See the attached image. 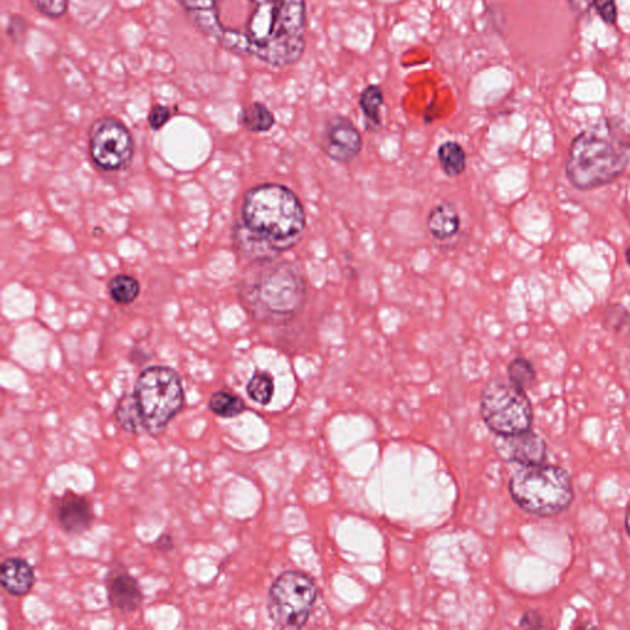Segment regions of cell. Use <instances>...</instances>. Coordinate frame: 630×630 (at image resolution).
<instances>
[{
    "label": "cell",
    "instance_id": "obj_30",
    "mask_svg": "<svg viewBox=\"0 0 630 630\" xmlns=\"http://www.w3.org/2000/svg\"><path fill=\"white\" fill-rule=\"evenodd\" d=\"M626 527H627L628 535L630 536V506H629V509L627 511V516H626Z\"/></svg>",
    "mask_w": 630,
    "mask_h": 630
},
{
    "label": "cell",
    "instance_id": "obj_3",
    "mask_svg": "<svg viewBox=\"0 0 630 630\" xmlns=\"http://www.w3.org/2000/svg\"><path fill=\"white\" fill-rule=\"evenodd\" d=\"M629 160V137L611 120H601L571 142L565 175L574 189L595 190L621 178Z\"/></svg>",
    "mask_w": 630,
    "mask_h": 630
},
{
    "label": "cell",
    "instance_id": "obj_17",
    "mask_svg": "<svg viewBox=\"0 0 630 630\" xmlns=\"http://www.w3.org/2000/svg\"><path fill=\"white\" fill-rule=\"evenodd\" d=\"M440 167L448 178H458L467 169V154L456 141L443 142L437 149Z\"/></svg>",
    "mask_w": 630,
    "mask_h": 630
},
{
    "label": "cell",
    "instance_id": "obj_8",
    "mask_svg": "<svg viewBox=\"0 0 630 630\" xmlns=\"http://www.w3.org/2000/svg\"><path fill=\"white\" fill-rule=\"evenodd\" d=\"M317 599V587L311 578L298 571H286L272 584L268 611L277 627L298 629L307 623Z\"/></svg>",
    "mask_w": 630,
    "mask_h": 630
},
{
    "label": "cell",
    "instance_id": "obj_22",
    "mask_svg": "<svg viewBox=\"0 0 630 630\" xmlns=\"http://www.w3.org/2000/svg\"><path fill=\"white\" fill-rule=\"evenodd\" d=\"M274 391V379L265 372L255 373L247 387L249 398L261 405H268L271 402Z\"/></svg>",
    "mask_w": 630,
    "mask_h": 630
},
{
    "label": "cell",
    "instance_id": "obj_1",
    "mask_svg": "<svg viewBox=\"0 0 630 630\" xmlns=\"http://www.w3.org/2000/svg\"><path fill=\"white\" fill-rule=\"evenodd\" d=\"M191 23L236 55L285 68L302 60L306 0H178Z\"/></svg>",
    "mask_w": 630,
    "mask_h": 630
},
{
    "label": "cell",
    "instance_id": "obj_26",
    "mask_svg": "<svg viewBox=\"0 0 630 630\" xmlns=\"http://www.w3.org/2000/svg\"><path fill=\"white\" fill-rule=\"evenodd\" d=\"M172 115V110H170L168 106L156 105L151 112H149V126H151L153 130H160V128L172 119Z\"/></svg>",
    "mask_w": 630,
    "mask_h": 630
},
{
    "label": "cell",
    "instance_id": "obj_4",
    "mask_svg": "<svg viewBox=\"0 0 630 630\" xmlns=\"http://www.w3.org/2000/svg\"><path fill=\"white\" fill-rule=\"evenodd\" d=\"M240 296L255 318L282 322L302 311L307 301L306 280L297 265L266 260L249 270Z\"/></svg>",
    "mask_w": 630,
    "mask_h": 630
},
{
    "label": "cell",
    "instance_id": "obj_25",
    "mask_svg": "<svg viewBox=\"0 0 630 630\" xmlns=\"http://www.w3.org/2000/svg\"><path fill=\"white\" fill-rule=\"evenodd\" d=\"M37 12L50 19H60L66 15L69 0H30Z\"/></svg>",
    "mask_w": 630,
    "mask_h": 630
},
{
    "label": "cell",
    "instance_id": "obj_21",
    "mask_svg": "<svg viewBox=\"0 0 630 630\" xmlns=\"http://www.w3.org/2000/svg\"><path fill=\"white\" fill-rule=\"evenodd\" d=\"M141 286L135 277L119 275L114 277L109 284V292L112 300L119 304H130L140 296Z\"/></svg>",
    "mask_w": 630,
    "mask_h": 630
},
{
    "label": "cell",
    "instance_id": "obj_15",
    "mask_svg": "<svg viewBox=\"0 0 630 630\" xmlns=\"http://www.w3.org/2000/svg\"><path fill=\"white\" fill-rule=\"evenodd\" d=\"M426 226L435 239H451L461 229V216H459L456 206L451 202H441L429 212Z\"/></svg>",
    "mask_w": 630,
    "mask_h": 630
},
{
    "label": "cell",
    "instance_id": "obj_7",
    "mask_svg": "<svg viewBox=\"0 0 630 630\" xmlns=\"http://www.w3.org/2000/svg\"><path fill=\"white\" fill-rule=\"evenodd\" d=\"M482 415L485 424L498 435L528 431L533 421L532 405L525 391L503 379L490 382L484 389Z\"/></svg>",
    "mask_w": 630,
    "mask_h": 630
},
{
    "label": "cell",
    "instance_id": "obj_5",
    "mask_svg": "<svg viewBox=\"0 0 630 630\" xmlns=\"http://www.w3.org/2000/svg\"><path fill=\"white\" fill-rule=\"evenodd\" d=\"M510 494L522 510L538 516L560 514L573 504L570 475L557 466H526L510 480Z\"/></svg>",
    "mask_w": 630,
    "mask_h": 630
},
{
    "label": "cell",
    "instance_id": "obj_27",
    "mask_svg": "<svg viewBox=\"0 0 630 630\" xmlns=\"http://www.w3.org/2000/svg\"><path fill=\"white\" fill-rule=\"evenodd\" d=\"M592 4L607 24H615L617 8L615 0H591Z\"/></svg>",
    "mask_w": 630,
    "mask_h": 630
},
{
    "label": "cell",
    "instance_id": "obj_18",
    "mask_svg": "<svg viewBox=\"0 0 630 630\" xmlns=\"http://www.w3.org/2000/svg\"><path fill=\"white\" fill-rule=\"evenodd\" d=\"M115 418L121 429L128 434H141L144 430L140 408H138L135 394H125L119 400L115 409Z\"/></svg>",
    "mask_w": 630,
    "mask_h": 630
},
{
    "label": "cell",
    "instance_id": "obj_29",
    "mask_svg": "<svg viewBox=\"0 0 630 630\" xmlns=\"http://www.w3.org/2000/svg\"><path fill=\"white\" fill-rule=\"evenodd\" d=\"M156 546L159 552H170L174 548L173 537L169 535V533H164V535L158 538L156 542Z\"/></svg>",
    "mask_w": 630,
    "mask_h": 630
},
{
    "label": "cell",
    "instance_id": "obj_13",
    "mask_svg": "<svg viewBox=\"0 0 630 630\" xmlns=\"http://www.w3.org/2000/svg\"><path fill=\"white\" fill-rule=\"evenodd\" d=\"M108 597L115 610L132 613L141 607L143 592L136 578L126 571H119L108 580Z\"/></svg>",
    "mask_w": 630,
    "mask_h": 630
},
{
    "label": "cell",
    "instance_id": "obj_16",
    "mask_svg": "<svg viewBox=\"0 0 630 630\" xmlns=\"http://www.w3.org/2000/svg\"><path fill=\"white\" fill-rule=\"evenodd\" d=\"M384 104V93L381 85L370 84L362 90L359 105L363 117H365V127L367 131L378 132L382 128V106Z\"/></svg>",
    "mask_w": 630,
    "mask_h": 630
},
{
    "label": "cell",
    "instance_id": "obj_24",
    "mask_svg": "<svg viewBox=\"0 0 630 630\" xmlns=\"http://www.w3.org/2000/svg\"><path fill=\"white\" fill-rule=\"evenodd\" d=\"M602 323L612 333L622 334L630 328V313L623 304L612 303L606 308Z\"/></svg>",
    "mask_w": 630,
    "mask_h": 630
},
{
    "label": "cell",
    "instance_id": "obj_2",
    "mask_svg": "<svg viewBox=\"0 0 630 630\" xmlns=\"http://www.w3.org/2000/svg\"><path fill=\"white\" fill-rule=\"evenodd\" d=\"M242 220L250 240L276 253L295 247L307 226L301 200L280 184H264L248 191Z\"/></svg>",
    "mask_w": 630,
    "mask_h": 630
},
{
    "label": "cell",
    "instance_id": "obj_12",
    "mask_svg": "<svg viewBox=\"0 0 630 630\" xmlns=\"http://www.w3.org/2000/svg\"><path fill=\"white\" fill-rule=\"evenodd\" d=\"M57 521L68 535H83L93 525V504L84 496L66 493L56 505Z\"/></svg>",
    "mask_w": 630,
    "mask_h": 630
},
{
    "label": "cell",
    "instance_id": "obj_9",
    "mask_svg": "<svg viewBox=\"0 0 630 630\" xmlns=\"http://www.w3.org/2000/svg\"><path fill=\"white\" fill-rule=\"evenodd\" d=\"M89 151L94 163L105 172L125 169L135 154L128 128L114 117H103L89 132Z\"/></svg>",
    "mask_w": 630,
    "mask_h": 630
},
{
    "label": "cell",
    "instance_id": "obj_28",
    "mask_svg": "<svg viewBox=\"0 0 630 630\" xmlns=\"http://www.w3.org/2000/svg\"><path fill=\"white\" fill-rule=\"evenodd\" d=\"M26 29H28V25H26L25 19L21 18V16H13L12 19H9L8 36L16 44H20L25 39Z\"/></svg>",
    "mask_w": 630,
    "mask_h": 630
},
{
    "label": "cell",
    "instance_id": "obj_11",
    "mask_svg": "<svg viewBox=\"0 0 630 630\" xmlns=\"http://www.w3.org/2000/svg\"><path fill=\"white\" fill-rule=\"evenodd\" d=\"M495 450L507 462L526 466L543 464L547 457V446L541 436L530 430L514 435H498Z\"/></svg>",
    "mask_w": 630,
    "mask_h": 630
},
{
    "label": "cell",
    "instance_id": "obj_14",
    "mask_svg": "<svg viewBox=\"0 0 630 630\" xmlns=\"http://www.w3.org/2000/svg\"><path fill=\"white\" fill-rule=\"evenodd\" d=\"M36 583L35 569L23 558L5 559L0 567V585L12 596H24Z\"/></svg>",
    "mask_w": 630,
    "mask_h": 630
},
{
    "label": "cell",
    "instance_id": "obj_23",
    "mask_svg": "<svg viewBox=\"0 0 630 630\" xmlns=\"http://www.w3.org/2000/svg\"><path fill=\"white\" fill-rule=\"evenodd\" d=\"M507 375H509V381L523 391L530 388L536 382L537 377L535 367L523 357H517L510 362Z\"/></svg>",
    "mask_w": 630,
    "mask_h": 630
},
{
    "label": "cell",
    "instance_id": "obj_31",
    "mask_svg": "<svg viewBox=\"0 0 630 630\" xmlns=\"http://www.w3.org/2000/svg\"><path fill=\"white\" fill-rule=\"evenodd\" d=\"M626 260H627V264L630 268V247L626 250Z\"/></svg>",
    "mask_w": 630,
    "mask_h": 630
},
{
    "label": "cell",
    "instance_id": "obj_10",
    "mask_svg": "<svg viewBox=\"0 0 630 630\" xmlns=\"http://www.w3.org/2000/svg\"><path fill=\"white\" fill-rule=\"evenodd\" d=\"M363 140L359 128L349 117L334 115L325 124L322 149L336 163L346 164L360 156Z\"/></svg>",
    "mask_w": 630,
    "mask_h": 630
},
{
    "label": "cell",
    "instance_id": "obj_20",
    "mask_svg": "<svg viewBox=\"0 0 630 630\" xmlns=\"http://www.w3.org/2000/svg\"><path fill=\"white\" fill-rule=\"evenodd\" d=\"M210 409L213 414L224 419L237 418L247 409L244 400L239 395L227 391H220L212 394L210 399Z\"/></svg>",
    "mask_w": 630,
    "mask_h": 630
},
{
    "label": "cell",
    "instance_id": "obj_19",
    "mask_svg": "<svg viewBox=\"0 0 630 630\" xmlns=\"http://www.w3.org/2000/svg\"><path fill=\"white\" fill-rule=\"evenodd\" d=\"M240 124L250 132H269L275 126V116L268 106L261 103H253L244 108L239 116Z\"/></svg>",
    "mask_w": 630,
    "mask_h": 630
},
{
    "label": "cell",
    "instance_id": "obj_6",
    "mask_svg": "<svg viewBox=\"0 0 630 630\" xmlns=\"http://www.w3.org/2000/svg\"><path fill=\"white\" fill-rule=\"evenodd\" d=\"M144 430L157 437L184 407L185 392L179 373L173 368L152 366L138 376L135 386Z\"/></svg>",
    "mask_w": 630,
    "mask_h": 630
}]
</instances>
